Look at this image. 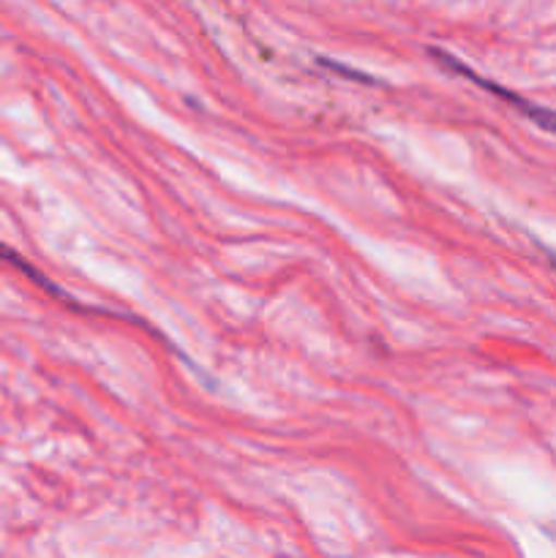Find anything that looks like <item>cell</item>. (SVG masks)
<instances>
[{"label": "cell", "instance_id": "obj_1", "mask_svg": "<svg viewBox=\"0 0 556 558\" xmlns=\"http://www.w3.org/2000/svg\"><path fill=\"white\" fill-rule=\"evenodd\" d=\"M518 104H521V101H518ZM521 107H523V112L532 114V118L537 120L540 125H545V129L554 131V134H556V112H551V109H537V107H532V104H521Z\"/></svg>", "mask_w": 556, "mask_h": 558}, {"label": "cell", "instance_id": "obj_2", "mask_svg": "<svg viewBox=\"0 0 556 558\" xmlns=\"http://www.w3.org/2000/svg\"><path fill=\"white\" fill-rule=\"evenodd\" d=\"M0 256H3V259H5V262H14V265H16V267H22V270H27V272H31V267H27V265H25V262H22V259H20V256H16V254H14V251H11V248H5V245H3V243H0Z\"/></svg>", "mask_w": 556, "mask_h": 558}]
</instances>
